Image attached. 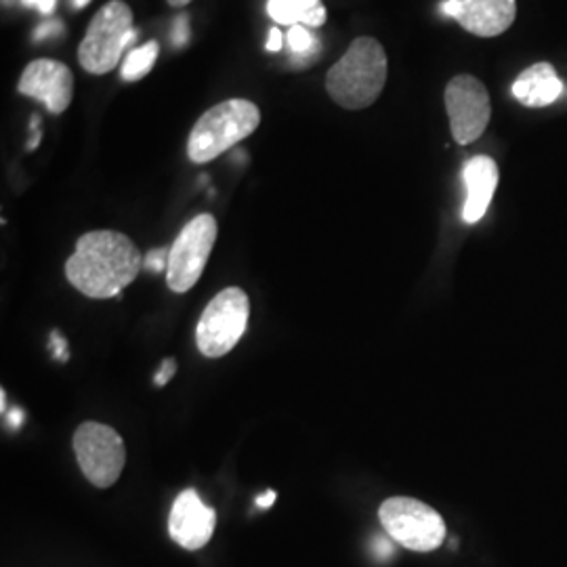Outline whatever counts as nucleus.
Returning <instances> with one entry per match:
<instances>
[{"label":"nucleus","instance_id":"f257e3e1","mask_svg":"<svg viewBox=\"0 0 567 567\" xmlns=\"http://www.w3.org/2000/svg\"><path fill=\"white\" fill-rule=\"evenodd\" d=\"M142 250L121 231H89L79 238L65 264V278L89 299H114L137 280Z\"/></svg>","mask_w":567,"mask_h":567},{"label":"nucleus","instance_id":"f03ea898","mask_svg":"<svg viewBox=\"0 0 567 567\" xmlns=\"http://www.w3.org/2000/svg\"><path fill=\"white\" fill-rule=\"evenodd\" d=\"M385 82L386 53L383 44L377 39L360 37L328 70L326 89L344 110H364L379 100Z\"/></svg>","mask_w":567,"mask_h":567},{"label":"nucleus","instance_id":"7ed1b4c3","mask_svg":"<svg viewBox=\"0 0 567 567\" xmlns=\"http://www.w3.org/2000/svg\"><path fill=\"white\" fill-rule=\"evenodd\" d=\"M261 124V110L248 100H227L206 110L187 140V156L196 164L219 158L227 150L250 137Z\"/></svg>","mask_w":567,"mask_h":567},{"label":"nucleus","instance_id":"20e7f679","mask_svg":"<svg viewBox=\"0 0 567 567\" xmlns=\"http://www.w3.org/2000/svg\"><path fill=\"white\" fill-rule=\"evenodd\" d=\"M135 41L137 30L133 28L131 7L122 0H112L89 23L86 37L79 47V61L86 72L102 76L121 63L124 51Z\"/></svg>","mask_w":567,"mask_h":567},{"label":"nucleus","instance_id":"39448f33","mask_svg":"<svg viewBox=\"0 0 567 567\" xmlns=\"http://www.w3.org/2000/svg\"><path fill=\"white\" fill-rule=\"evenodd\" d=\"M250 301L248 295L238 286L224 288L200 316L196 326V344L204 358H224L248 328Z\"/></svg>","mask_w":567,"mask_h":567},{"label":"nucleus","instance_id":"423d86ee","mask_svg":"<svg viewBox=\"0 0 567 567\" xmlns=\"http://www.w3.org/2000/svg\"><path fill=\"white\" fill-rule=\"evenodd\" d=\"M379 519L398 545L414 553L435 550L446 540V524L442 515L416 498H386L379 507Z\"/></svg>","mask_w":567,"mask_h":567},{"label":"nucleus","instance_id":"0eeeda50","mask_svg":"<svg viewBox=\"0 0 567 567\" xmlns=\"http://www.w3.org/2000/svg\"><path fill=\"white\" fill-rule=\"evenodd\" d=\"M74 454L84 477L95 487H112L126 465V447L116 429L97 421L82 423L74 440Z\"/></svg>","mask_w":567,"mask_h":567},{"label":"nucleus","instance_id":"6e6552de","mask_svg":"<svg viewBox=\"0 0 567 567\" xmlns=\"http://www.w3.org/2000/svg\"><path fill=\"white\" fill-rule=\"evenodd\" d=\"M217 234L219 227L215 217L206 213L183 225L179 236L171 246L166 269V284L173 292L182 295L198 284L210 259L213 246L217 243Z\"/></svg>","mask_w":567,"mask_h":567},{"label":"nucleus","instance_id":"1a4fd4ad","mask_svg":"<svg viewBox=\"0 0 567 567\" xmlns=\"http://www.w3.org/2000/svg\"><path fill=\"white\" fill-rule=\"evenodd\" d=\"M444 102L454 142L461 145L477 142L492 116V103L484 82L468 74L454 76L447 82Z\"/></svg>","mask_w":567,"mask_h":567},{"label":"nucleus","instance_id":"9d476101","mask_svg":"<svg viewBox=\"0 0 567 567\" xmlns=\"http://www.w3.org/2000/svg\"><path fill=\"white\" fill-rule=\"evenodd\" d=\"M18 89L21 95L44 103L51 114H63L74 97V76L61 61L37 60L25 65Z\"/></svg>","mask_w":567,"mask_h":567},{"label":"nucleus","instance_id":"9b49d317","mask_svg":"<svg viewBox=\"0 0 567 567\" xmlns=\"http://www.w3.org/2000/svg\"><path fill=\"white\" fill-rule=\"evenodd\" d=\"M440 9L482 39L505 34L517 18V0H444Z\"/></svg>","mask_w":567,"mask_h":567},{"label":"nucleus","instance_id":"f8f14e48","mask_svg":"<svg viewBox=\"0 0 567 567\" xmlns=\"http://www.w3.org/2000/svg\"><path fill=\"white\" fill-rule=\"evenodd\" d=\"M215 526H217L215 511L204 505L194 487L183 489L171 508V517H168L171 538L179 547L198 550L210 543Z\"/></svg>","mask_w":567,"mask_h":567},{"label":"nucleus","instance_id":"ddd939ff","mask_svg":"<svg viewBox=\"0 0 567 567\" xmlns=\"http://www.w3.org/2000/svg\"><path fill=\"white\" fill-rule=\"evenodd\" d=\"M498 164L489 156H475L463 166V182L466 187V200L463 206V221L477 224L486 217L487 208L498 187Z\"/></svg>","mask_w":567,"mask_h":567},{"label":"nucleus","instance_id":"4468645a","mask_svg":"<svg viewBox=\"0 0 567 567\" xmlns=\"http://www.w3.org/2000/svg\"><path fill=\"white\" fill-rule=\"evenodd\" d=\"M561 93L564 82L559 81L555 68L547 61L529 65L513 82L515 100L526 107H547L557 102Z\"/></svg>","mask_w":567,"mask_h":567},{"label":"nucleus","instance_id":"2eb2a0df","mask_svg":"<svg viewBox=\"0 0 567 567\" xmlns=\"http://www.w3.org/2000/svg\"><path fill=\"white\" fill-rule=\"evenodd\" d=\"M269 18L280 25L305 28H322L326 21V9L320 0H267Z\"/></svg>","mask_w":567,"mask_h":567},{"label":"nucleus","instance_id":"dca6fc26","mask_svg":"<svg viewBox=\"0 0 567 567\" xmlns=\"http://www.w3.org/2000/svg\"><path fill=\"white\" fill-rule=\"evenodd\" d=\"M158 42H145L143 47L133 49L126 60L122 61L121 76L126 82L142 81L143 76H147L154 68V63L158 60Z\"/></svg>","mask_w":567,"mask_h":567},{"label":"nucleus","instance_id":"f3484780","mask_svg":"<svg viewBox=\"0 0 567 567\" xmlns=\"http://www.w3.org/2000/svg\"><path fill=\"white\" fill-rule=\"evenodd\" d=\"M286 41H288V47H290L292 55H297V58H301V60H309V58H311L313 53H318V49H320L318 39L309 32V28H305L301 23H297V25H292V28L288 30Z\"/></svg>","mask_w":567,"mask_h":567},{"label":"nucleus","instance_id":"a211bd4d","mask_svg":"<svg viewBox=\"0 0 567 567\" xmlns=\"http://www.w3.org/2000/svg\"><path fill=\"white\" fill-rule=\"evenodd\" d=\"M168 255H171V248H154V250H150V252L145 255L143 267L150 269V271H154V274L166 271V269H168Z\"/></svg>","mask_w":567,"mask_h":567},{"label":"nucleus","instance_id":"6ab92c4d","mask_svg":"<svg viewBox=\"0 0 567 567\" xmlns=\"http://www.w3.org/2000/svg\"><path fill=\"white\" fill-rule=\"evenodd\" d=\"M61 30H63L61 21L49 20L47 21V23H42V25H39V28H37L34 41L41 42L47 41V39H51V37H58V34H61Z\"/></svg>","mask_w":567,"mask_h":567},{"label":"nucleus","instance_id":"aec40b11","mask_svg":"<svg viewBox=\"0 0 567 567\" xmlns=\"http://www.w3.org/2000/svg\"><path fill=\"white\" fill-rule=\"evenodd\" d=\"M189 41V20L187 16H179L175 21V30H173V42L177 47H185Z\"/></svg>","mask_w":567,"mask_h":567},{"label":"nucleus","instance_id":"412c9836","mask_svg":"<svg viewBox=\"0 0 567 567\" xmlns=\"http://www.w3.org/2000/svg\"><path fill=\"white\" fill-rule=\"evenodd\" d=\"M175 372H177V362L173 358H166L156 374V385H168V381L175 377Z\"/></svg>","mask_w":567,"mask_h":567},{"label":"nucleus","instance_id":"4be33fe9","mask_svg":"<svg viewBox=\"0 0 567 567\" xmlns=\"http://www.w3.org/2000/svg\"><path fill=\"white\" fill-rule=\"evenodd\" d=\"M25 7H32L37 9L42 16H53L55 13V7H58V0H21Z\"/></svg>","mask_w":567,"mask_h":567},{"label":"nucleus","instance_id":"5701e85b","mask_svg":"<svg viewBox=\"0 0 567 567\" xmlns=\"http://www.w3.org/2000/svg\"><path fill=\"white\" fill-rule=\"evenodd\" d=\"M51 344H53V353H55V358L61 360V362H65V360H68V347H65V339L61 337L60 332H53V337H51Z\"/></svg>","mask_w":567,"mask_h":567},{"label":"nucleus","instance_id":"b1692460","mask_svg":"<svg viewBox=\"0 0 567 567\" xmlns=\"http://www.w3.org/2000/svg\"><path fill=\"white\" fill-rule=\"evenodd\" d=\"M265 49H267L269 53H278V51L282 49V32H280L278 28H271V30H269V39H267Z\"/></svg>","mask_w":567,"mask_h":567},{"label":"nucleus","instance_id":"393cba45","mask_svg":"<svg viewBox=\"0 0 567 567\" xmlns=\"http://www.w3.org/2000/svg\"><path fill=\"white\" fill-rule=\"evenodd\" d=\"M30 128H32V142L28 143V150L32 152V150H37V145L41 143L42 131H41V116L39 114H34L32 116V122H30Z\"/></svg>","mask_w":567,"mask_h":567},{"label":"nucleus","instance_id":"a878e982","mask_svg":"<svg viewBox=\"0 0 567 567\" xmlns=\"http://www.w3.org/2000/svg\"><path fill=\"white\" fill-rule=\"evenodd\" d=\"M274 501H276V492H274V489H269L265 496H259V498H257V507L269 508L274 505Z\"/></svg>","mask_w":567,"mask_h":567},{"label":"nucleus","instance_id":"bb28decb","mask_svg":"<svg viewBox=\"0 0 567 567\" xmlns=\"http://www.w3.org/2000/svg\"><path fill=\"white\" fill-rule=\"evenodd\" d=\"M9 423H11V426H20L23 423V412L21 410L9 412Z\"/></svg>","mask_w":567,"mask_h":567},{"label":"nucleus","instance_id":"cd10ccee","mask_svg":"<svg viewBox=\"0 0 567 567\" xmlns=\"http://www.w3.org/2000/svg\"><path fill=\"white\" fill-rule=\"evenodd\" d=\"M166 2H168L171 7H175V9H177V7H185V4H189L192 0H166Z\"/></svg>","mask_w":567,"mask_h":567},{"label":"nucleus","instance_id":"c85d7f7f","mask_svg":"<svg viewBox=\"0 0 567 567\" xmlns=\"http://www.w3.org/2000/svg\"><path fill=\"white\" fill-rule=\"evenodd\" d=\"M91 0H72V4H74V9H84L86 4H89Z\"/></svg>","mask_w":567,"mask_h":567}]
</instances>
